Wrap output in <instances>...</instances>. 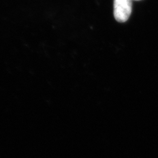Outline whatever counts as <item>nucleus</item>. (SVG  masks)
<instances>
[{
  "mask_svg": "<svg viewBox=\"0 0 158 158\" xmlns=\"http://www.w3.org/2000/svg\"><path fill=\"white\" fill-rule=\"evenodd\" d=\"M132 0H114V15L119 23L126 22L132 11Z\"/></svg>",
  "mask_w": 158,
  "mask_h": 158,
  "instance_id": "nucleus-1",
  "label": "nucleus"
},
{
  "mask_svg": "<svg viewBox=\"0 0 158 158\" xmlns=\"http://www.w3.org/2000/svg\"><path fill=\"white\" fill-rule=\"evenodd\" d=\"M135 1H140V0H135Z\"/></svg>",
  "mask_w": 158,
  "mask_h": 158,
  "instance_id": "nucleus-2",
  "label": "nucleus"
}]
</instances>
